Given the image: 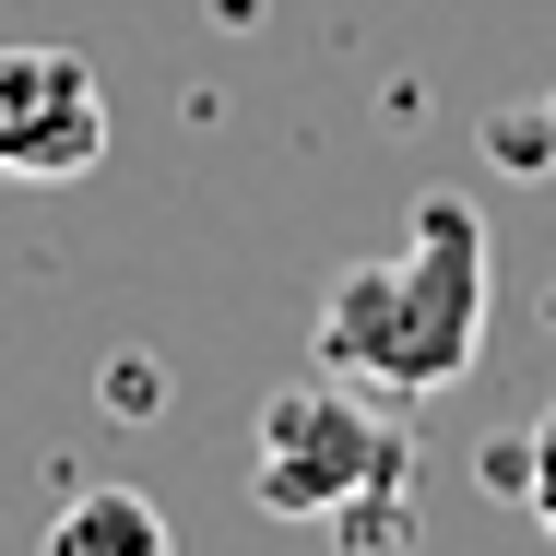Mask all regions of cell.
I'll return each mask as SVG.
<instances>
[{
	"mask_svg": "<svg viewBox=\"0 0 556 556\" xmlns=\"http://www.w3.org/2000/svg\"><path fill=\"white\" fill-rule=\"evenodd\" d=\"M48 556H166V509L142 485H96L48 521Z\"/></svg>",
	"mask_w": 556,
	"mask_h": 556,
	"instance_id": "4",
	"label": "cell"
},
{
	"mask_svg": "<svg viewBox=\"0 0 556 556\" xmlns=\"http://www.w3.org/2000/svg\"><path fill=\"white\" fill-rule=\"evenodd\" d=\"M403 485H415V439L379 391L355 379H296L261 403V439H249V497L273 521H320V533H379L403 521Z\"/></svg>",
	"mask_w": 556,
	"mask_h": 556,
	"instance_id": "2",
	"label": "cell"
},
{
	"mask_svg": "<svg viewBox=\"0 0 556 556\" xmlns=\"http://www.w3.org/2000/svg\"><path fill=\"white\" fill-rule=\"evenodd\" d=\"M521 509L556 533V403L533 415V439H521Z\"/></svg>",
	"mask_w": 556,
	"mask_h": 556,
	"instance_id": "5",
	"label": "cell"
},
{
	"mask_svg": "<svg viewBox=\"0 0 556 556\" xmlns=\"http://www.w3.org/2000/svg\"><path fill=\"white\" fill-rule=\"evenodd\" d=\"M108 166V72L84 48H0V178L72 190Z\"/></svg>",
	"mask_w": 556,
	"mask_h": 556,
	"instance_id": "3",
	"label": "cell"
},
{
	"mask_svg": "<svg viewBox=\"0 0 556 556\" xmlns=\"http://www.w3.org/2000/svg\"><path fill=\"white\" fill-rule=\"evenodd\" d=\"M485 308H497V261H485V214L462 190H427L391 261H343L332 296H320V332L308 355L379 391V403H427L462 391L473 355H485Z\"/></svg>",
	"mask_w": 556,
	"mask_h": 556,
	"instance_id": "1",
	"label": "cell"
}]
</instances>
